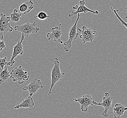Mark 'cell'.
Segmentation results:
<instances>
[{"mask_svg":"<svg viewBox=\"0 0 127 118\" xmlns=\"http://www.w3.org/2000/svg\"><path fill=\"white\" fill-rule=\"evenodd\" d=\"M62 24H59V26L53 27L51 29V31L48 32L46 35V37L48 38V40H53L55 42H58L61 44H63L64 41L61 40V37L63 33L61 29Z\"/></svg>","mask_w":127,"mask_h":118,"instance_id":"10","label":"cell"},{"mask_svg":"<svg viewBox=\"0 0 127 118\" xmlns=\"http://www.w3.org/2000/svg\"><path fill=\"white\" fill-rule=\"evenodd\" d=\"M78 16L76 19V21L74 24L73 26L71 27L69 31L68 40L64 43V49L66 52H68L72 46L73 41L78 38L79 33L77 32V23L79 21L80 17V14H77Z\"/></svg>","mask_w":127,"mask_h":118,"instance_id":"4","label":"cell"},{"mask_svg":"<svg viewBox=\"0 0 127 118\" xmlns=\"http://www.w3.org/2000/svg\"><path fill=\"white\" fill-rule=\"evenodd\" d=\"M23 40H24L21 39L20 41H18L17 43L14 46L13 53L12 55V57H11L10 61L8 62L7 65H10L11 66H12L15 63V61L14 60L15 58L19 55H23L24 51H23V47L22 43V41Z\"/></svg>","mask_w":127,"mask_h":118,"instance_id":"12","label":"cell"},{"mask_svg":"<svg viewBox=\"0 0 127 118\" xmlns=\"http://www.w3.org/2000/svg\"><path fill=\"white\" fill-rule=\"evenodd\" d=\"M43 87L42 82L40 80H38L36 78H34L31 80V83L26 85L23 88V90H28L30 93V95L32 96L34 94L37 92L39 89Z\"/></svg>","mask_w":127,"mask_h":118,"instance_id":"11","label":"cell"},{"mask_svg":"<svg viewBox=\"0 0 127 118\" xmlns=\"http://www.w3.org/2000/svg\"><path fill=\"white\" fill-rule=\"evenodd\" d=\"M54 60V66L51 71V83L50 88L48 93V95H50L52 94V90L54 86L56 83L61 81L65 73L61 72L60 67V62L58 58H55Z\"/></svg>","mask_w":127,"mask_h":118,"instance_id":"1","label":"cell"},{"mask_svg":"<svg viewBox=\"0 0 127 118\" xmlns=\"http://www.w3.org/2000/svg\"><path fill=\"white\" fill-rule=\"evenodd\" d=\"M73 101L76 102H78L81 105L80 109L82 112H87L90 105L94 106L93 104V99L92 95H85L77 99H73Z\"/></svg>","mask_w":127,"mask_h":118,"instance_id":"9","label":"cell"},{"mask_svg":"<svg viewBox=\"0 0 127 118\" xmlns=\"http://www.w3.org/2000/svg\"><path fill=\"white\" fill-rule=\"evenodd\" d=\"M10 17L1 13L0 15V38L3 40L4 35L8 32H11L14 28L10 26Z\"/></svg>","mask_w":127,"mask_h":118,"instance_id":"6","label":"cell"},{"mask_svg":"<svg viewBox=\"0 0 127 118\" xmlns=\"http://www.w3.org/2000/svg\"><path fill=\"white\" fill-rule=\"evenodd\" d=\"M127 110V107L121 104H116L113 109L114 117V118H120L124 115L125 111Z\"/></svg>","mask_w":127,"mask_h":118,"instance_id":"13","label":"cell"},{"mask_svg":"<svg viewBox=\"0 0 127 118\" xmlns=\"http://www.w3.org/2000/svg\"><path fill=\"white\" fill-rule=\"evenodd\" d=\"M110 8L112 9V10L113 11V12H114V14H115V15L116 16V17H117V18H118V19L119 20V21L121 22V23H122V25H123V26H125V27L127 28V22H126L125 21H124L123 19H122V18L120 17V15H118V14L117 13V11H116V10L115 9H113V8L112 7H111Z\"/></svg>","mask_w":127,"mask_h":118,"instance_id":"19","label":"cell"},{"mask_svg":"<svg viewBox=\"0 0 127 118\" xmlns=\"http://www.w3.org/2000/svg\"><path fill=\"white\" fill-rule=\"evenodd\" d=\"M34 7V5L32 0L26 1L21 4L19 7V11L24 14H27L33 10Z\"/></svg>","mask_w":127,"mask_h":118,"instance_id":"15","label":"cell"},{"mask_svg":"<svg viewBox=\"0 0 127 118\" xmlns=\"http://www.w3.org/2000/svg\"><path fill=\"white\" fill-rule=\"evenodd\" d=\"M20 12L17 10L16 9H15L13 10V13L10 14V20L14 22H18L21 19V14Z\"/></svg>","mask_w":127,"mask_h":118,"instance_id":"17","label":"cell"},{"mask_svg":"<svg viewBox=\"0 0 127 118\" xmlns=\"http://www.w3.org/2000/svg\"><path fill=\"white\" fill-rule=\"evenodd\" d=\"M10 76V72L8 70L7 65H5V69H2L0 67V85L6 81Z\"/></svg>","mask_w":127,"mask_h":118,"instance_id":"16","label":"cell"},{"mask_svg":"<svg viewBox=\"0 0 127 118\" xmlns=\"http://www.w3.org/2000/svg\"><path fill=\"white\" fill-rule=\"evenodd\" d=\"M14 30L20 31L21 33V39L24 40L25 37H28L32 33H36L39 30V28L36 26L35 22L33 23L27 22L21 25L15 26Z\"/></svg>","mask_w":127,"mask_h":118,"instance_id":"2","label":"cell"},{"mask_svg":"<svg viewBox=\"0 0 127 118\" xmlns=\"http://www.w3.org/2000/svg\"><path fill=\"white\" fill-rule=\"evenodd\" d=\"M124 2V5L122 6V7L118 8L116 10L117 12H120V11H123L125 12V13L127 14V2L125 1L124 0H123ZM125 18H127V15H126Z\"/></svg>","mask_w":127,"mask_h":118,"instance_id":"20","label":"cell"},{"mask_svg":"<svg viewBox=\"0 0 127 118\" xmlns=\"http://www.w3.org/2000/svg\"><path fill=\"white\" fill-rule=\"evenodd\" d=\"M10 78L12 79L14 82L17 81L19 84L24 83L25 80H28L30 79V76L28 72L26 71L21 66L15 67L10 72Z\"/></svg>","mask_w":127,"mask_h":118,"instance_id":"3","label":"cell"},{"mask_svg":"<svg viewBox=\"0 0 127 118\" xmlns=\"http://www.w3.org/2000/svg\"><path fill=\"white\" fill-rule=\"evenodd\" d=\"M79 3V5H75L72 7V8L76 10V11H72L71 13L69 14L68 16L69 17L81 13H87V12H91L95 15L99 14V12L98 10H92L91 9L87 7L86 5V2L84 0H80Z\"/></svg>","mask_w":127,"mask_h":118,"instance_id":"8","label":"cell"},{"mask_svg":"<svg viewBox=\"0 0 127 118\" xmlns=\"http://www.w3.org/2000/svg\"><path fill=\"white\" fill-rule=\"evenodd\" d=\"M33 17L38 18L39 20L43 21V20H45L47 18L49 17V15H48L45 12L41 11L40 12H39L37 15L34 16Z\"/></svg>","mask_w":127,"mask_h":118,"instance_id":"18","label":"cell"},{"mask_svg":"<svg viewBox=\"0 0 127 118\" xmlns=\"http://www.w3.org/2000/svg\"><path fill=\"white\" fill-rule=\"evenodd\" d=\"M34 105V102L33 101V99L32 96H29L28 97L23 100V102L20 104H19L16 105L14 107V109H19L20 108H29L33 107Z\"/></svg>","mask_w":127,"mask_h":118,"instance_id":"14","label":"cell"},{"mask_svg":"<svg viewBox=\"0 0 127 118\" xmlns=\"http://www.w3.org/2000/svg\"><path fill=\"white\" fill-rule=\"evenodd\" d=\"M7 63L6 57H5L2 58H0V67L2 69H4V67H5L6 65H7Z\"/></svg>","mask_w":127,"mask_h":118,"instance_id":"21","label":"cell"},{"mask_svg":"<svg viewBox=\"0 0 127 118\" xmlns=\"http://www.w3.org/2000/svg\"><path fill=\"white\" fill-rule=\"evenodd\" d=\"M5 42L3 41L0 38V52L5 47Z\"/></svg>","mask_w":127,"mask_h":118,"instance_id":"22","label":"cell"},{"mask_svg":"<svg viewBox=\"0 0 127 118\" xmlns=\"http://www.w3.org/2000/svg\"><path fill=\"white\" fill-rule=\"evenodd\" d=\"M113 97L110 95L108 92L104 93V96L103 98V101L101 103H97L96 102L93 101V105H100L103 106L104 108V110L102 114L105 117H107L109 114L108 113V111L112 108V101Z\"/></svg>","mask_w":127,"mask_h":118,"instance_id":"7","label":"cell"},{"mask_svg":"<svg viewBox=\"0 0 127 118\" xmlns=\"http://www.w3.org/2000/svg\"><path fill=\"white\" fill-rule=\"evenodd\" d=\"M77 30L81 32L79 37L83 44L87 42L92 43L97 35L96 31L93 30L92 28H88L86 26H83L81 30L78 27Z\"/></svg>","mask_w":127,"mask_h":118,"instance_id":"5","label":"cell"}]
</instances>
